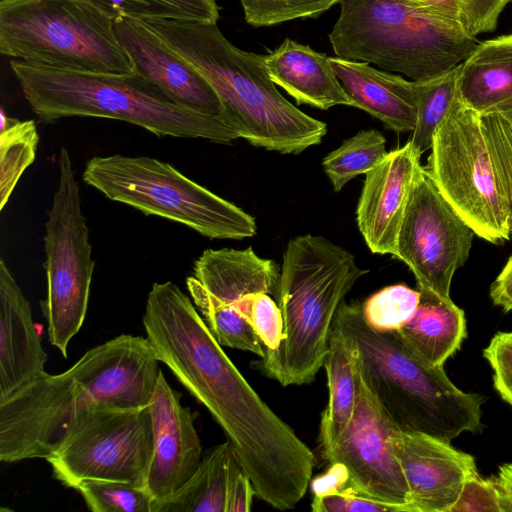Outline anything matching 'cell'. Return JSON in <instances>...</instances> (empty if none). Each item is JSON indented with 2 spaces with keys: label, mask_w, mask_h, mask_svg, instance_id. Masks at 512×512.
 <instances>
[{
  "label": "cell",
  "mask_w": 512,
  "mask_h": 512,
  "mask_svg": "<svg viewBox=\"0 0 512 512\" xmlns=\"http://www.w3.org/2000/svg\"><path fill=\"white\" fill-rule=\"evenodd\" d=\"M474 234L439 192L425 166L420 165L394 256L410 268L418 290L450 299L452 278L467 261Z\"/></svg>",
  "instance_id": "cell-13"
},
{
  "label": "cell",
  "mask_w": 512,
  "mask_h": 512,
  "mask_svg": "<svg viewBox=\"0 0 512 512\" xmlns=\"http://www.w3.org/2000/svg\"><path fill=\"white\" fill-rule=\"evenodd\" d=\"M148 339L122 334L60 374L45 371L0 401V460L47 459L68 425L96 406H147L161 373Z\"/></svg>",
  "instance_id": "cell-2"
},
{
  "label": "cell",
  "mask_w": 512,
  "mask_h": 512,
  "mask_svg": "<svg viewBox=\"0 0 512 512\" xmlns=\"http://www.w3.org/2000/svg\"><path fill=\"white\" fill-rule=\"evenodd\" d=\"M450 512H501L495 481L471 475Z\"/></svg>",
  "instance_id": "cell-40"
},
{
  "label": "cell",
  "mask_w": 512,
  "mask_h": 512,
  "mask_svg": "<svg viewBox=\"0 0 512 512\" xmlns=\"http://www.w3.org/2000/svg\"><path fill=\"white\" fill-rule=\"evenodd\" d=\"M255 490L236 455L231 461L226 495V512L251 510Z\"/></svg>",
  "instance_id": "cell-41"
},
{
  "label": "cell",
  "mask_w": 512,
  "mask_h": 512,
  "mask_svg": "<svg viewBox=\"0 0 512 512\" xmlns=\"http://www.w3.org/2000/svg\"><path fill=\"white\" fill-rule=\"evenodd\" d=\"M154 445L145 489L154 504L166 500L195 473L202 446L189 407L182 406L161 371L149 403ZM153 504V506H154Z\"/></svg>",
  "instance_id": "cell-16"
},
{
  "label": "cell",
  "mask_w": 512,
  "mask_h": 512,
  "mask_svg": "<svg viewBox=\"0 0 512 512\" xmlns=\"http://www.w3.org/2000/svg\"><path fill=\"white\" fill-rule=\"evenodd\" d=\"M82 179L110 200L181 223L204 237L241 240L256 234L251 215L156 158L95 156L86 162Z\"/></svg>",
  "instance_id": "cell-9"
},
{
  "label": "cell",
  "mask_w": 512,
  "mask_h": 512,
  "mask_svg": "<svg viewBox=\"0 0 512 512\" xmlns=\"http://www.w3.org/2000/svg\"><path fill=\"white\" fill-rule=\"evenodd\" d=\"M430 149L425 168L475 235L492 244L509 240L508 210L481 115L458 98L437 129Z\"/></svg>",
  "instance_id": "cell-11"
},
{
  "label": "cell",
  "mask_w": 512,
  "mask_h": 512,
  "mask_svg": "<svg viewBox=\"0 0 512 512\" xmlns=\"http://www.w3.org/2000/svg\"><path fill=\"white\" fill-rule=\"evenodd\" d=\"M0 52L54 68L134 72L114 20L85 0H1Z\"/></svg>",
  "instance_id": "cell-8"
},
{
  "label": "cell",
  "mask_w": 512,
  "mask_h": 512,
  "mask_svg": "<svg viewBox=\"0 0 512 512\" xmlns=\"http://www.w3.org/2000/svg\"><path fill=\"white\" fill-rule=\"evenodd\" d=\"M460 64L439 75L413 81L417 98V122L410 143L419 156L430 149L437 129L459 98Z\"/></svg>",
  "instance_id": "cell-27"
},
{
  "label": "cell",
  "mask_w": 512,
  "mask_h": 512,
  "mask_svg": "<svg viewBox=\"0 0 512 512\" xmlns=\"http://www.w3.org/2000/svg\"><path fill=\"white\" fill-rule=\"evenodd\" d=\"M263 62L272 81L298 104L321 110L337 105L351 106L329 57L309 45L287 38L274 51L263 55Z\"/></svg>",
  "instance_id": "cell-21"
},
{
  "label": "cell",
  "mask_w": 512,
  "mask_h": 512,
  "mask_svg": "<svg viewBox=\"0 0 512 512\" xmlns=\"http://www.w3.org/2000/svg\"><path fill=\"white\" fill-rule=\"evenodd\" d=\"M483 356L492 368L495 390L512 407V332L496 333Z\"/></svg>",
  "instance_id": "cell-38"
},
{
  "label": "cell",
  "mask_w": 512,
  "mask_h": 512,
  "mask_svg": "<svg viewBox=\"0 0 512 512\" xmlns=\"http://www.w3.org/2000/svg\"><path fill=\"white\" fill-rule=\"evenodd\" d=\"M329 40L336 56L413 81L462 63L478 42L460 23L405 0H343Z\"/></svg>",
  "instance_id": "cell-7"
},
{
  "label": "cell",
  "mask_w": 512,
  "mask_h": 512,
  "mask_svg": "<svg viewBox=\"0 0 512 512\" xmlns=\"http://www.w3.org/2000/svg\"><path fill=\"white\" fill-rule=\"evenodd\" d=\"M311 509L315 512H404L402 506L360 494L349 486L314 496Z\"/></svg>",
  "instance_id": "cell-37"
},
{
  "label": "cell",
  "mask_w": 512,
  "mask_h": 512,
  "mask_svg": "<svg viewBox=\"0 0 512 512\" xmlns=\"http://www.w3.org/2000/svg\"><path fill=\"white\" fill-rule=\"evenodd\" d=\"M93 512H152L154 500L148 491L135 484L95 480L74 489Z\"/></svg>",
  "instance_id": "cell-33"
},
{
  "label": "cell",
  "mask_w": 512,
  "mask_h": 512,
  "mask_svg": "<svg viewBox=\"0 0 512 512\" xmlns=\"http://www.w3.org/2000/svg\"><path fill=\"white\" fill-rule=\"evenodd\" d=\"M336 317L353 338L361 377L402 431L450 442L463 432L481 433L484 397L456 387L443 367L416 355L396 332H378L361 305L343 301Z\"/></svg>",
  "instance_id": "cell-6"
},
{
  "label": "cell",
  "mask_w": 512,
  "mask_h": 512,
  "mask_svg": "<svg viewBox=\"0 0 512 512\" xmlns=\"http://www.w3.org/2000/svg\"><path fill=\"white\" fill-rule=\"evenodd\" d=\"M421 293L404 284L387 286L362 305L365 322L378 332H395L408 323L420 303Z\"/></svg>",
  "instance_id": "cell-32"
},
{
  "label": "cell",
  "mask_w": 512,
  "mask_h": 512,
  "mask_svg": "<svg viewBox=\"0 0 512 512\" xmlns=\"http://www.w3.org/2000/svg\"><path fill=\"white\" fill-rule=\"evenodd\" d=\"M494 481L498 491L501 512H512V464L501 465Z\"/></svg>",
  "instance_id": "cell-45"
},
{
  "label": "cell",
  "mask_w": 512,
  "mask_h": 512,
  "mask_svg": "<svg viewBox=\"0 0 512 512\" xmlns=\"http://www.w3.org/2000/svg\"><path fill=\"white\" fill-rule=\"evenodd\" d=\"M235 455L228 440L206 451L191 478L172 496L154 504L152 512H226L229 471Z\"/></svg>",
  "instance_id": "cell-26"
},
{
  "label": "cell",
  "mask_w": 512,
  "mask_h": 512,
  "mask_svg": "<svg viewBox=\"0 0 512 512\" xmlns=\"http://www.w3.org/2000/svg\"><path fill=\"white\" fill-rule=\"evenodd\" d=\"M343 0H240L245 21L253 27L278 25L294 19L317 18Z\"/></svg>",
  "instance_id": "cell-35"
},
{
  "label": "cell",
  "mask_w": 512,
  "mask_h": 512,
  "mask_svg": "<svg viewBox=\"0 0 512 512\" xmlns=\"http://www.w3.org/2000/svg\"><path fill=\"white\" fill-rule=\"evenodd\" d=\"M458 97L481 116L512 111V34L477 44L460 64Z\"/></svg>",
  "instance_id": "cell-23"
},
{
  "label": "cell",
  "mask_w": 512,
  "mask_h": 512,
  "mask_svg": "<svg viewBox=\"0 0 512 512\" xmlns=\"http://www.w3.org/2000/svg\"><path fill=\"white\" fill-rule=\"evenodd\" d=\"M445 19L459 22V0H405Z\"/></svg>",
  "instance_id": "cell-44"
},
{
  "label": "cell",
  "mask_w": 512,
  "mask_h": 512,
  "mask_svg": "<svg viewBox=\"0 0 512 512\" xmlns=\"http://www.w3.org/2000/svg\"><path fill=\"white\" fill-rule=\"evenodd\" d=\"M324 367L329 400L320 422V449L334 444L349 424L358 391L357 348L335 315Z\"/></svg>",
  "instance_id": "cell-25"
},
{
  "label": "cell",
  "mask_w": 512,
  "mask_h": 512,
  "mask_svg": "<svg viewBox=\"0 0 512 512\" xmlns=\"http://www.w3.org/2000/svg\"><path fill=\"white\" fill-rule=\"evenodd\" d=\"M10 67L32 111L44 123L66 117L109 118L159 137L227 144L238 134L220 117L187 109L137 72L101 73L12 59Z\"/></svg>",
  "instance_id": "cell-4"
},
{
  "label": "cell",
  "mask_w": 512,
  "mask_h": 512,
  "mask_svg": "<svg viewBox=\"0 0 512 512\" xmlns=\"http://www.w3.org/2000/svg\"><path fill=\"white\" fill-rule=\"evenodd\" d=\"M47 354L27 298L0 259V401L41 373Z\"/></svg>",
  "instance_id": "cell-19"
},
{
  "label": "cell",
  "mask_w": 512,
  "mask_h": 512,
  "mask_svg": "<svg viewBox=\"0 0 512 512\" xmlns=\"http://www.w3.org/2000/svg\"><path fill=\"white\" fill-rule=\"evenodd\" d=\"M351 106L364 110L395 132H412L417 122L413 81L377 70L369 63L329 57Z\"/></svg>",
  "instance_id": "cell-20"
},
{
  "label": "cell",
  "mask_w": 512,
  "mask_h": 512,
  "mask_svg": "<svg viewBox=\"0 0 512 512\" xmlns=\"http://www.w3.org/2000/svg\"><path fill=\"white\" fill-rule=\"evenodd\" d=\"M399 429L358 369L353 416L338 440L321 449V453L330 464L344 466L349 487L360 494L402 506L407 512L409 488L394 449Z\"/></svg>",
  "instance_id": "cell-14"
},
{
  "label": "cell",
  "mask_w": 512,
  "mask_h": 512,
  "mask_svg": "<svg viewBox=\"0 0 512 512\" xmlns=\"http://www.w3.org/2000/svg\"><path fill=\"white\" fill-rule=\"evenodd\" d=\"M512 0H459V22L471 37L492 32L505 7Z\"/></svg>",
  "instance_id": "cell-39"
},
{
  "label": "cell",
  "mask_w": 512,
  "mask_h": 512,
  "mask_svg": "<svg viewBox=\"0 0 512 512\" xmlns=\"http://www.w3.org/2000/svg\"><path fill=\"white\" fill-rule=\"evenodd\" d=\"M420 156L410 141L367 174L357 205L358 228L372 253L395 256L397 237Z\"/></svg>",
  "instance_id": "cell-18"
},
{
  "label": "cell",
  "mask_w": 512,
  "mask_h": 512,
  "mask_svg": "<svg viewBox=\"0 0 512 512\" xmlns=\"http://www.w3.org/2000/svg\"><path fill=\"white\" fill-rule=\"evenodd\" d=\"M419 291L421 298L414 316L395 332L426 363L443 367L467 336L465 313L451 298Z\"/></svg>",
  "instance_id": "cell-24"
},
{
  "label": "cell",
  "mask_w": 512,
  "mask_h": 512,
  "mask_svg": "<svg viewBox=\"0 0 512 512\" xmlns=\"http://www.w3.org/2000/svg\"><path fill=\"white\" fill-rule=\"evenodd\" d=\"M280 271L252 247L206 249L193 265V276L216 298L231 306L248 294H276Z\"/></svg>",
  "instance_id": "cell-22"
},
{
  "label": "cell",
  "mask_w": 512,
  "mask_h": 512,
  "mask_svg": "<svg viewBox=\"0 0 512 512\" xmlns=\"http://www.w3.org/2000/svg\"><path fill=\"white\" fill-rule=\"evenodd\" d=\"M113 20L130 18L179 19L217 23L220 7L216 0H85Z\"/></svg>",
  "instance_id": "cell-30"
},
{
  "label": "cell",
  "mask_w": 512,
  "mask_h": 512,
  "mask_svg": "<svg viewBox=\"0 0 512 512\" xmlns=\"http://www.w3.org/2000/svg\"><path fill=\"white\" fill-rule=\"evenodd\" d=\"M493 166L506 202L512 236V111L481 116Z\"/></svg>",
  "instance_id": "cell-34"
},
{
  "label": "cell",
  "mask_w": 512,
  "mask_h": 512,
  "mask_svg": "<svg viewBox=\"0 0 512 512\" xmlns=\"http://www.w3.org/2000/svg\"><path fill=\"white\" fill-rule=\"evenodd\" d=\"M141 22L208 81L220 100L221 118L239 138L282 154H299L321 143L326 124L284 98L266 71L263 55L234 46L217 23Z\"/></svg>",
  "instance_id": "cell-3"
},
{
  "label": "cell",
  "mask_w": 512,
  "mask_h": 512,
  "mask_svg": "<svg viewBox=\"0 0 512 512\" xmlns=\"http://www.w3.org/2000/svg\"><path fill=\"white\" fill-rule=\"evenodd\" d=\"M394 449L409 488L407 512H450L466 480L478 472L471 454L428 434L399 429Z\"/></svg>",
  "instance_id": "cell-15"
},
{
  "label": "cell",
  "mask_w": 512,
  "mask_h": 512,
  "mask_svg": "<svg viewBox=\"0 0 512 512\" xmlns=\"http://www.w3.org/2000/svg\"><path fill=\"white\" fill-rule=\"evenodd\" d=\"M142 322L159 362L224 431L255 496L278 510L294 508L308 489L315 456L247 382L190 298L171 281L155 282Z\"/></svg>",
  "instance_id": "cell-1"
},
{
  "label": "cell",
  "mask_w": 512,
  "mask_h": 512,
  "mask_svg": "<svg viewBox=\"0 0 512 512\" xmlns=\"http://www.w3.org/2000/svg\"><path fill=\"white\" fill-rule=\"evenodd\" d=\"M58 182L45 222L46 297L40 302L49 342L63 357L86 318L95 268L89 228L70 154L58 155Z\"/></svg>",
  "instance_id": "cell-10"
},
{
  "label": "cell",
  "mask_w": 512,
  "mask_h": 512,
  "mask_svg": "<svg viewBox=\"0 0 512 512\" xmlns=\"http://www.w3.org/2000/svg\"><path fill=\"white\" fill-rule=\"evenodd\" d=\"M154 445L149 405H96L77 415L46 459L53 476L75 489L85 481H120L145 488Z\"/></svg>",
  "instance_id": "cell-12"
},
{
  "label": "cell",
  "mask_w": 512,
  "mask_h": 512,
  "mask_svg": "<svg viewBox=\"0 0 512 512\" xmlns=\"http://www.w3.org/2000/svg\"><path fill=\"white\" fill-rule=\"evenodd\" d=\"M385 144V137L378 130H361L327 154L322 166L333 190L340 191L354 177L376 167L388 153Z\"/></svg>",
  "instance_id": "cell-31"
},
{
  "label": "cell",
  "mask_w": 512,
  "mask_h": 512,
  "mask_svg": "<svg viewBox=\"0 0 512 512\" xmlns=\"http://www.w3.org/2000/svg\"><path fill=\"white\" fill-rule=\"evenodd\" d=\"M489 295L494 305L505 312L512 310V255L492 283Z\"/></svg>",
  "instance_id": "cell-42"
},
{
  "label": "cell",
  "mask_w": 512,
  "mask_h": 512,
  "mask_svg": "<svg viewBox=\"0 0 512 512\" xmlns=\"http://www.w3.org/2000/svg\"><path fill=\"white\" fill-rule=\"evenodd\" d=\"M0 118V210H3L20 177L34 162L40 139L33 120L12 118L3 108Z\"/></svg>",
  "instance_id": "cell-29"
},
{
  "label": "cell",
  "mask_w": 512,
  "mask_h": 512,
  "mask_svg": "<svg viewBox=\"0 0 512 512\" xmlns=\"http://www.w3.org/2000/svg\"><path fill=\"white\" fill-rule=\"evenodd\" d=\"M349 484V477L344 466L331 464L329 470L315 478L312 482L314 496L341 491Z\"/></svg>",
  "instance_id": "cell-43"
},
{
  "label": "cell",
  "mask_w": 512,
  "mask_h": 512,
  "mask_svg": "<svg viewBox=\"0 0 512 512\" xmlns=\"http://www.w3.org/2000/svg\"><path fill=\"white\" fill-rule=\"evenodd\" d=\"M114 31L135 72L177 104L197 113L221 118L220 100L208 81L141 21L117 18Z\"/></svg>",
  "instance_id": "cell-17"
},
{
  "label": "cell",
  "mask_w": 512,
  "mask_h": 512,
  "mask_svg": "<svg viewBox=\"0 0 512 512\" xmlns=\"http://www.w3.org/2000/svg\"><path fill=\"white\" fill-rule=\"evenodd\" d=\"M195 307L221 346L264 355V345L251 325L233 307L212 295L194 276L186 279Z\"/></svg>",
  "instance_id": "cell-28"
},
{
  "label": "cell",
  "mask_w": 512,
  "mask_h": 512,
  "mask_svg": "<svg viewBox=\"0 0 512 512\" xmlns=\"http://www.w3.org/2000/svg\"><path fill=\"white\" fill-rule=\"evenodd\" d=\"M254 329L264 349H276L283 337L278 304L266 293L248 294L231 305Z\"/></svg>",
  "instance_id": "cell-36"
},
{
  "label": "cell",
  "mask_w": 512,
  "mask_h": 512,
  "mask_svg": "<svg viewBox=\"0 0 512 512\" xmlns=\"http://www.w3.org/2000/svg\"><path fill=\"white\" fill-rule=\"evenodd\" d=\"M368 272L349 251L323 236L292 238L275 294L283 337L276 349H264L253 366L283 387L312 383L324 366L340 304Z\"/></svg>",
  "instance_id": "cell-5"
}]
</instances>
